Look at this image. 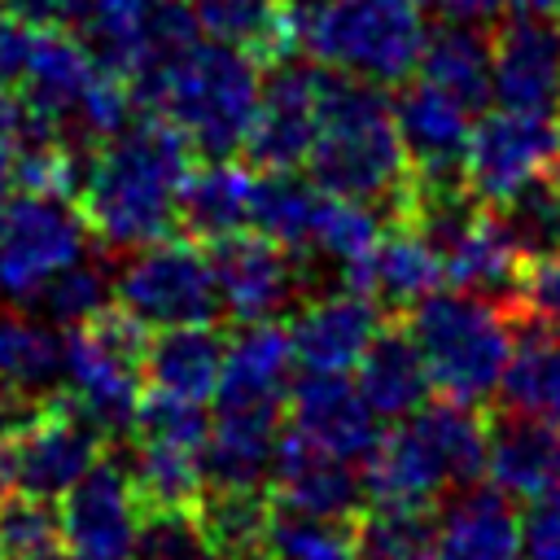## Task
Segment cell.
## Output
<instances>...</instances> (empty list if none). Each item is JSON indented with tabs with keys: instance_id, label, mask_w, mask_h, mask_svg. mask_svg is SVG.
I'll return each mask as SVG.
<instances>
[{
	"instance_id": "cell-1",
	"label": "cell",
	"mask_w": 560,
	"mask_h": 560,
	"mask_svg": "<svg viewBox=\"0 0 560 560\" xmlns=\"http://www.w3.org/2000/svg\"><path fill=\"white\" fill-rule=\"evenodd\" d=\"M201 153L162 114H140L88 153L74 197L92 236L114 249H140L179 228V197Z\"/></svg>"
},
{
	"instance_id": "cell-2",
	"label": "cell",
	"mask_w": 560,
	"mask_h": 560,
	"mask_svg": "<svg viewBox=\"0 0 560 560\" xmlns=\"http://www.w3.org/2000/svg\"><path fill=\"white\" fill-rule=\"evenodd\" d=\"M306 175L328 192L376 206L385 223L411 214L416 171L394 101L376 83L319 66V131L306 153Z\"/></svg>"
},
{
	"instance_id": "cell-3",
	"label": "cell",
	"mask_w": 560,
	"mask_h": 560,
	"mask_svg": "<svg viewBox=\"0 0 560 560\" xmlns=\"http://www.w3.org/2000/svg\"><path fill=\"white\" fill-rule=\"evenodd\" d=\"M131 96L140 109L171 118L201 158H232L262 101V66L232 44L197 35L149 66Z\"/></svg>"
},
{
	"instance_id": "cell-4",
	"label": "cell",
	"mask_w": 560,
	"mask_h": 560,
	"mask_svg": "<svg viewBox=\"0 0 560 560\" xmlns=\"http://www.w3.org/2000/svg\"><path fill=\"white\" fill-rule=\"evenodd\" d=\"M490 424L468 402H424L407 420H389L363 459V486L372 503L433 508L451 486L486 477Z\"/></svg>"
},
{
	"instance_id": "cell-5",
	"label": "cell",
	"mask_w": 560,
	"mask_h": 560,
	"mask_svg": "<svg viewBox=\"0 0 560 560\" xmlns=\"http://www.w3.org/2000/svg\"><path fill=\"white\" fill-rule=\"evenodd\" d=\"M402 328L411 332L429 368L433 394L468 407L499 394L516 324L494 306V298L468 289H438L402 311Z\"/></svg>"
},
{
	"instance_id": "cell-6",
	"label": "cell",
	"mask_w": 560,
	"mask_h": 560,
	"mask_svg": "<svg viewBox=\"0 0 560 560\" xmlns=\"http://www.w3.org/2000/svg\"><path fill=\"white\" fill-rule=\"evenodd\" d=\"M298 44L315 66L402 88L429 44L420 0H298Z\"/></svg>"
},
{
	"instance_id": "cell-7",
	"label": "cell",
	"mask_w": 560,
	"mask_h": 560,
	"mask_svg": "<svg viewBox=\"0 0 560 560\" xmlns=\"http://www.w3.org/2000/svg\"><path fill=\"white\" fill-rule=\"evenodd\" d=\"M144 359H149V324H140L118 302L66 328L61 337L66 394L105 438L131 433L149 394Z\"/></svg>"
},
{
	"instance_id": "cell-8",
	"label": "cell",
	"mask_w": 560,
	"mask_h": 560,
	"mask_svg": "<svg viewBox=\"0 0 560 560\" xmlns=\"http://www.w3.org/2000/svg\"><path fill=\"white\" fill-rule=\"evenodd\" d=\"M131 481L144 512H197L206 494L210 416L197 402L144 394L131 424Z\"/></svg>"
},
{
	"instance_id": "cell-9",
	"label": "cell",
	"mask_w": 560,
	"mask_h": 560,
	"mask_svg": "<svg viewBox=\"0 0 560 560\" xmlns=\"http://www.w3.org/2000/svg\"><path fill=\"white\" fill-rule=\"evenodd\" d=\"M114 302L149 328L210 324L223 306L210 249L188 232H171L162 241L140 245L114 276Z\"/></svg>"
},
{
	"instance_id": "cell-10",
	"label": "cell",
	"mask_w": 560,
	"mask_h": 560,
	"mask_svg": "<svg viewBox=\"0 0 560 560\" xmlns=\"http://www.w3.org/2000/svg\"><path fill=\"white\" fill-rule=\"evenodd\" d=\"M560 166V118L547 109H486L472 122L464 184L486 206H508Z\"/></svg>"
},
{
	"instance_id": "cell-11",
	"label": "cell",
	"mask_w": 560,
	"mask_h": 560,
	"mask_svg": "<svg viewBox=\"0 0 560 560\" xmlns=\"http://www.w3.org/2000/svg\"><path fill=\"white\" fill-rule=\"evenodd\" d=\"M88 236L74 201L39 192L0 197V289L31 302L61 267L88 254Z\"/></svg>"
},
{
	"instance_id": "cell-12",
	"label": "cell",
	"mask_w": 560,
	"mask_h": 560,
	"mask_svg": "<svg viewBox=\"0 0 560 560\" xmlns=\"http://www.w3.org/2000/svg\"><path fill=\"white\" fill-rule=\"evenodd\" d=\"M9 442H13L18 490L57 503L101 459L105 433L74 407L66 389H52L9 429Z\"/></svg>"
},
{
	"instance_id": "cell-13",
	"label": "cell",
	"mask_w": 560,
	"mask_h": 560,
	"mask_svg": "<svg viewBox=\"0 0 560 560\" xmlns=\"http://www.w3.org/2000/svg\"><path fill=\"white\" fill-rule=\"evenodd\" d=\"M74 31L105 70L136 83L149 66L197 39L201 26L179 0H88Z\"/></svg>"
},
{
	"instance_id": "cell-14",
	"label": "cell",
	"mask_w": 560,
	"mask_h": 560,
	"mask_svg": "<svg viewBox=\"0 0 560 560\" xmlns=\"http://www.w3.org/2000/svg\"><path fill=\"white\" fill-rule=\"evenodd\" d=\"M61 542L79 560H131L144 525V503L136 494L131 468L101 455L61 499Z\"/></svg>"
},
{
	"instance_id": "cell-15",
	"label": "cell",
	"mask_w": 560,
	"mask_h": 560,
	"mask_svg": "<svg viewBox=\"0 0 560 560\" xmlns=\"http://www.w3.org/2000/svg\"><path fill=\"white\" fill-rule=\"evenodd\" d=\"M206 249H210V262H214L219 302L236 324L276 319L302 284V258L289 245H280L276 236L258 232V228L232 232V236H223Z\"/></svg>"
},
{
	"instance_id": "cell-16",
	"label": "cell",
	"mask_w": 560,
	"mask_h": 560,
	"mask_svg": "<svg viewBox=\"0 0 560 560\" xmlns=\"http://www.w3.org/2000/svg\"><path fill=\"white\" fill-rule=\"evenodd\" d=\"M394 114H398V131H402V144L416 171V192L468 188L464 162H468V140H472V109L438 92L424 79H407L394 101Z\"/></svg>"
},
{
	"instance_id": "cell-17",
	"label": "cell",
	"mask_w": 560,
	"mask_h": 560,
	"mask_svg": "<svg viewBox=\"0 0 560 560\" xmlns=\"http://www.w3.org/2000/svg\"><path fill=\"white\" fill-rule=\"evenodd\" d=\"M319 131V70L306 66H276L262 83L258 114L245 131V162L254 171H298Z\"/></svg>"
},
{
	"instance_id": "cell-18",
	"label": "cell",
	"mask_w": 560,
	"mask_h": 560,
	"mask_svg": "<svg viewBox=\"0 0 560 560\" xmlns=\"http://www.w3.org/2000/svg\"><path fill=\"white\" fill-rule=\"evenodd\" d=\"M289 402H214L206 442V490H271Z\"/></svg>"
},
{
	"instance_id": "cell-19",
	"label": "cell",
	"mask_w": 560,
	"mask_h": 560,
	"mask_svg": "<svg viewBox=\"0 0 560 560\" xmlns=\"http://www.w3.org/2000/svg\"><path fill=\"white\" fill-rule=\"evenodd\" d=\"M381 328H385V306L341 284L337 293L311 298L293 315L289 341L302 372H354Z\"/></svg>"
},
{
	"instance_id": "cell-20",
	"label": "cell",
	"mask_w": 560,
	"mask_h": 560,
	"mask_svg": "<svg viewBox=\"0 0 560 560\" xmlns=\"http://www.w3.org/2000/svg\"><path fill=\"white\" fill-rule=\"evenodd\" d=\"M376 420L381 416L368 407L359 385L346 381V372H306L298 385H289V429L341 459H368L381 438Z\"/></svg>"
},
{
	"instance_id": "cell-21",
	"label": "cell",
	"mask_w": 560,
	"mask_h": 560,
	"mask_svg": "<svg viewBox=\"0 0 560 560\" xmlns=\"http://www.w3.org/2000/svg\"><path fill=\"white\" fill-rule=\"evenodd\" d=\"M442 284H446V262L429 241V232H420L416 223H385L376 249L363 262L346 267V289L376 298L394 315L411 311Z\"/></svg>"
},
{
	"instance_id": "cell-22",
	"label": "cell",
	"mask_w": 560,
	"mask_h": 560,
	"mask_svg": "<svg viewBox=\"0 0 560 560\" xmlns=\"http://www.w3.org/2000/svg\"><path fill=\"white\" fill-rule=\"evenodd\" d=\"M271 499L293 512H315V516H359L368 486L354 472V459H341L302 433L284 429L276 464H271Z\"/></svg>"
},
{
	"instance_id": "cell-23",
	"label": "cell",
	"mask_w": 560,
	"mask_h": 560,
	"mask_svg": "<svg viewBox=\"0 0 560 560\" xmlns=\"http://www.w3.org/2000/svg\"><path fill=\"white\" fill-rule=\"evenodd\" d=\"M494 101L512 109H556L560 92V22L516 13L494 39Z\"/></svg>"
},
{
	"instance_id": "cell-24",
	"label": "cell",
	"mask_w": 560,
	"mask_h": 560,
	"mask_svg": "<svg viewBox=\"0 0 560 560\" xmlns=\"http://www.w3.org/2000/svg\"><path fill=\"white\" fill-rule=\"evenodd\" d=\"M486 481L508 499L534 503L560 490V424L525 411H508L490 424Z\"/></svg>"
},
{
	"instance_id": "cell-25",
	"label": "cell",
	"mask_w": 560,
	"mask_h": 560,
	"mask_svg": "<svg viewBox=\"0 0 560 560\" xmlns=\"http://www.w3.org/2000/svg\"><path fill=\"white\" fill-rule=\"evenodd\" d=\"M179 4L192 13V22L210 39L241 48L262 70L293 61V52L302 48L298 44V18H302L298 0H179Z\"/></svg>"
},
{
	"instance_id": "cell-26",
	"label": "cell",
	"mask_w": 560,
	"mask_h": 560,
	"mask_svg": "<svg viewBox=\"0 0 560 560\" xmlns=\"http://www.w3.org/2000/svg\"><path fill=\"white\" fill-rule=\"evenodd\" d=\"M223 354L228 341L210 324H175L158 328L149 337V359H144V385L153 398L171 402H214L219 376H223Z\"/></svg>"
},
{
	"instance_id": "cell-27",
	"label": "cell",
	"mask_w": 560,
	"mask_h": 560,
	"mask_svg": "<svg viewBox=\"0 0 560 560\" xmlns=\"http://www.w3.org/2000/svg\"><path fill=\"white\" fill-rule=\"evenodd\" d=\"M254 184L258 171L232 158H201L179 197V232L214 245L254 223Z\"/></svg>"
},
{
	"instance_id": "cell-28",
	"label": "cell",
	"mask_w": 560,
	"mask_h": 560,
	"mask_svg": "<svg viewBox=\"0 0 560 560\" xmlns=\"http://www.w3.org/2000/svg\"><path fill=\"white\" fill-rule=\"evenodd\" d=\"M354 385L381 420H407L433 394L429 368L402 324H385L376 332V341L368 346V354L354 368Z\"/></svg>"
},
{
	"instance_id": "cell-29",
	"label": "cell",
	"mask_w": 560,
	"mask_h": 560,
	"mask_svg": "<svg viewBox=\"0 0 560 560\" xmlns=\"http://www.w3.org/2000/svg\"><path fill=\"white\" fill-rule=\"evenodd\" d=\"M433 560H521V516L503 490L459 494L433 538Z\"/></svg>"
},
{
	"instance_id": "cell-30",
	"label": "cell",
	"mask_w": 560,
	"mask_h": 560,
	"mask_svg": "<svg viewBox=\"0 0 560 560\" xmlns=\"http://www.w3.org/2000/svg\"><path fill=\"white\" fill-rule=\"evenodd\" d=\"M289 363L298 359L284 324H241L228 341L214 402H289Z\"/></svg>"
},
{
	"instance_id": "cell-31",
	"label": "cell",
	"mask_w": 560,
	"mask_h": 560,
	"mask_svg": "<svg viewBox=\"0 0 560 560\" xmlns=\"http://www.w3.org/2000/svg\"><path fill=\"white\" fill-rule=\"evenodd\" d=\"M503 411H525L560 424V324L529 315L516 324L512 359L503 372Z\"/></svg>"
},
{
	"instance_id": "cell-32",
	"label": "cell",
	"mask_w": 560,
	"mask_h": 560,
	"mask_svg": "<svg viewBox=\"0 0 560 560\" xmlns=\"http://www.w3.org/2000/svg\"><path fill=\"white\" fill-rule=\"evenodd\" d=\"M416 79L433 83L438 92L455 96L459 105L477 114L494 96V48L472 22H446L429 31Z\"/></svg>"
},
{
	"instance_id": "cell-33",
	"label": "cell",
	"mask_w": 560,
	"mask_h": 560,
	"mask_svg": "<svg viewBox=\"0 0 560 560\" xmlns=\"http://www.w3.org/2000/svg\"><path fill=\"white\" fill-rule=\"evenodd\" d=\"M324 188L315 179H298L293 171H258L254 184V223L258 232L289 245L298 258L311 254L315 241V214H319Z\"/></svg>"
},
{
	"instance_id": "cell-34",
	"label": "cell",
	"mask_w": 560,
	"mask_h": 560,
	"mask_svg": "<svg viewBox=\"0 0 560 560\" xmlns=\"http://www.w3.org/2000/svg\"><path fill=\"white\" fill-rule=\"evenodd\" d=\"M262 560H363L359 516H315L276 503Z\"/></svg>"
},
{
	"instance_id": "cell-35",
	"label": "cell",
	"mask_w": 560,
	"mask_h": 560,
	"mask_svg": "<svg viewBox=\"0 0 560 560\" xmlns=\"http://www.w3.org/2000/svg\"><path fill=\"white\" fill-rule=\"evenodd\" d=\"M57 376H61V341L26 315H0V381L31 398H44L52 394Z\"/></svg>"
},
{
	"instance_id": "cell-36",
	"label": "cell",
	"mask_w": 560,
	"mask_h": 560,
	"mask_svg": "<svg viewBox=\"0 0 560 560\" xmlns=\"http://www.w3.org/2000/svg\"><path fill=\"white\" fill-rule=\"evenodd\" d=\"M438 538L433 508L416 503H368L359 512L363 560H429Z\"/></svg>"
},
{
	"instance_id": "cell-37",
	"label": "cell",
	"mask_w": 560,
	"mask_h": 560,
	"mask_svg": "<svg viewBox=\"0 0 560 560\" xmlns=\"http://www.w3.org/2000/svg\"><path fill=\"white\" fill-rule=\"evenodd\" d=\"M114 302V280L105 276V262H96V258H74L70 267H61L35 298H31V306L35 311H44V319H52V324H61V328H70V324H83L88 315H96L101 306H109Z\"/></svg>"
},
{
	"instance_id": "cell-38",
	"label": "cell",
	"mask_w": 560,
	"mask_h": 560,
	"mask_svg": "<svg viewBox=\"0 0 560 560\" xmlns=\"http://www.w3.org/2000/svg\"><path fill=\"white\" fill-rule=\"evenodd\" d=\"M499 214H503L512 241L521 245L525 262H529V258H542V254H551V249H560V192H556L551 175L538 179L534 188L516 192L508 206H499Z\"/></svg>"
},
{
	"instance_id": "cell-39",
	"label": "cell",
	"mask_w": 560,
	"mask_h": 560,
	"mask_svg": "<svg viewBox=\"0 0 560 560\" xmlns=\"http://www.w3.org/2000/svg\"><path fill=\"white\" fill-rule=\"evenodd\" d=\"M0 542H4L9 560L44 551V547H57L61 542V516H57L52 499H39V494H26V490H9L0 499Z\"/></svg>"
},
{
	"instance_id": "cell-40",
	"label": "cell",
	"mask_w": 560,
	"mask_h": 560,
	"mask_svg": "<svg viewBox=\"0 0 560 560\" xmlns=\"http://www.w3.org/2000/svg\"><path fill=\"white\" fill-rule=\"evenodd\" d=\"M131 560H214L197 512H144Z\"/></svg>"
},
{
	"instance_id": "cell-41",
	"label": "cell",
	"mask_w": 560,
	"mask_h": 560,
	"mask_svg": "<svg viewBox=\"0 0 560 560\" xmlns=\"http://www.w3.org/2000/svg\"><path fill=\"white\" fill-rule=\"evenodd\" d=\"M521 560H560V490L525 503Z\"/></svg>"
},
{
	"instance_id": "cell-42",
	"label": "cell",
	"mask_w": 560,
	"mask_h": 560,
	"mask_svg": "<svg viewBox=\"0 0 560 560\" xmlns=\"http://www.w3.org/2000/svg\"><path fill=\"white\" fill-rule=\"evenodd\" d=\"M516 298H521V306L529 315H542V319H556L560 324V249L525 262L521 284H516Z\"/></svg>"
},
{
	"instance_id": "cell-43",
	"label": "cell",
	"mask_w": 560,
	"mask_h": 560,
	"mask_svg": "<svg viewBox=\"0 0 560 560\" xmlns=\"http://www.w3.org/2000/svg\"><path fill=\"white\" fill-rule=\"evenodd\" d=\"M88 0H0L4 18L26 26H79Z\"/></svg>"
},
{
	"instance_id": "cell-44",
	"label": "cell",
	"mask_w": 560,
	"mask_h": 560,
	"mask_svg": "<svg viewBox=\"0 0 560 560\" xmlns=\"http://www.w3.org/2000/svg\"><path fill=\"white\" fill-rule=\"evenodd\" d=\"M22 149V109L9 92H0V197L13 184V162Z\"/></svg>"
},
{
	"instance_id": "cell-45",
	"label": "cell",
	"mask_w": 560,
	"mask_h": 560,
	"mask_svg": "<svg viewBox=\"0 0 560 560\" xmlns=\"http://www.w3.org/2000/svg\"><path fill=\"white\" fill-rule=\"evenodd\" d=\"M420 4L438 9L446 22H472V26L499 18L503 9H512V0H420Z\"/></svg>"
},
{
	"instance_id": "cell-46",
	"label": "cell",
	"mask_w": 560,
	"mask_h": 560,
	"mask_svg": "<svg viewBox=\"0 0 560 560\" xmlns=\"http://www.w3.org/2000/svg\"><path fill=\"white\" fill-rule=\"evenodd\" d=\"M18 57H22V22L0 18V92L13 88V79H18Z\"/></svg>"
},
{
	"instance_id": "cell-47",
	"label": "cell",
	"mask_w": 560,
	"mask_h": 560,
	"mask_svg": "<svg viewBox=\"0 0 560 560\" xmlns=\"http://www.w3.org/2000/svg\"><path fill=\"white\" fill-rule=\"evenodd\" d=\"M9 490H18V468H13V442H9V433L0 429V499H4Z\"/></svg>"
},
{
	"instance_id": "cell-48",
	"label": "cell",
	"mask_w": 560,
	"mask_h": 560,
	"mask_svg": "<svg viewBox=\"0 0 560 560\" xmlns=\"http://www.w3.org/2000/svg\"><path fill=\"white\" fill-rule=\"evenodd\" d=\"M516 13H534V18H551L560 22V0H512Z\"/></svg>"
},
{
	"instance_id": "cell-49",
	"label": "cell",
	"mask_w": 560,
	"mask_h": 560,
	"mask_svg": "<svg viewBox=\"0 0 560 560\" xmlns=\"http://www.w3.org/2000/svg\"><path fill=\"white\" fill-rule=\"evenodd\" d=\"M13 560H79L66 542H57V547H44V551H31V556H13Z\"/></svg>"
},
{
	"instance_id": "cell-50",
	"label": "cell",
	"mask_w": 560,
	"mask_h": 560,
	"mask_svg": "<svg viewBox=\"0 0 560 560\" xmlns=\"http://www.w3.org/2000/svg\"><path fill=\"white\" fill-rule=\"evenodd\" d=\"M551 184H556V192H560V166H556V171H551Z\"/></svg>"
},
{
	"instance_id": "cell-51",
	"label": "cell",
	"mask_w": 560,
	"mask_h": 560,
	"mask_svg": "<svg viewBox=\"0 0 560 560\" xmlns=\"http://www.w3.org/2000/svg\"><path fill=\"white\" fill-rule=\"evenodd\" d=\"M556 118H560V92H556Z\"/></svg>"
},
{
	"instance_id": "cell-52",
	"label": "cell",
	"mask_w": 560,
	"mask_h": 560,
	"mask_svg": "<svg viewBox=\"0 0 560 560\" xmlns=\"http://www.w3.org/2000/svg\"><path fill=\"white\" fill-rule=\"evenodd\" d=\"M0 560H9V551H4V542H0Z\"/></svg>"
},
{
	"instance_id": "cell-53",
	"label": "cell",
	"mask_w": 560,
	"mask_h": 560,
	"mask_svg": "<svg viewBox=\"0 0 560 560\" xmlns=\"http://www.w3.org/2000/svg\"><path fill=\"white\" fill-rule=\"evenodd\" d=\"M429 560H433V556H429Z\"/></svg>"
}]
</instances>
